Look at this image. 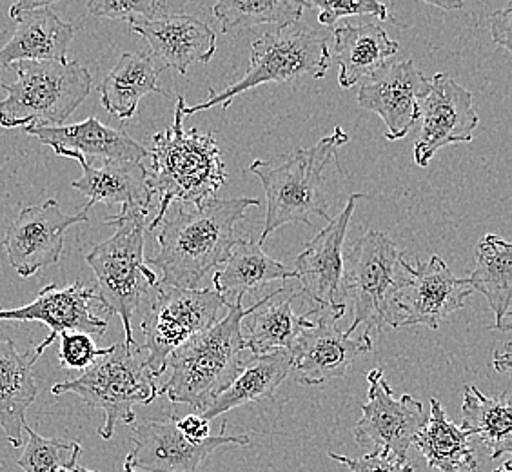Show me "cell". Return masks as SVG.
Returning <instances> with one entry per match:
<instances>
[{
  "label": "cell",
  "instance_id": "cell-1",
  "mask_svg": "<svg viewBox=\"0 0 512 472\" xmlns=\"http://www.w3.org/2000/svg\"><path fill=\"white\" fill-rule=\"evenodd\" d=\"M260 206L258 198H211L204 206L180 207L160 222L157 256L148 266L160 271L162 286L197 289L202 278L224 264L235 246V227L249 207Z\"/></svg>",
  "mask_w": 512,
  "mask_h": 472
},
{
  "label": "cell",
  "instance_id": "cell-2",
  "mask_svg": "<svg viewBox=\"0 0 512 472\" xmlns=\"http://www.w3.org/2000/svg\"><path fill=\"white\" fill-rule=\"evenodd\" d=\"M175 120L151 138L148 182L158 197L157 215L148 224L155 231L173 202L200 207L226 184V166L213 133L184 129L186 99L177 97Z\"/></svg>",
  "mask_w": 512,
  "mask_h": 472
},
{
  "label": "cell",
  "instance_id": "cell-3",
  "mask_svg": "<svg viewBox=\"0 0 512 472\" xmlns=\"http://www.w3.org/2000/svg\"><path fill=\"white\" fill-rule=\"evenodd\" d=\"M344 129L318 140L311 148H298L273 160H255L247 171L253 173L266 191L267 213L260 244L286 224L311 226V217H329L325 200V169L335 160L336 151L347 144Z\"/></svg>",
  "mask_w": 512,
  "mask_h": 472
},
{
  "label": "cell",
  "instance_id": "cell-4",
  "mask_svg": "<svg viewBox=\"0 0 512 472\" xmlns=\"http://www.w3.org/2000/svg\"><path fill=\"white\" fill-rule=\"evenodd\" d=\"M247 309L242 302L227 307L217 324L207 327L169 354L168 384L160 389L173 404L189 405L198 414L227 389L244 367L242 320Z\"/></svg>",
  "mask_w": 512,
  "mask_h": 472
},
{
  "label": "cell",
  "instance_id": "cell-5",
  "mask_svg": "<svg viewBox=\"0 0 512 472\" xmlns=\"http://www.w3.org/2000/svg\"><path fill=\"white\" fill-rule=\"evenodd\" d=\"M146 211L120 209L119 215L108 218L115 226V235L93 247L86 255L88 266L97 278V296L104 309L120 316L124 325V345L135 347L131 318L144 296L158 284V276L149 269L144 258V233L148 231Z\"/></svg>",
  "mask_w": 512,
  "mask_h": 472
},
{
  "label": "cell",
  "instance_id": "cell-6",
  "mask_svg": "<svg viewBox=\"0 0 512 472\" xmlns=\"http://www.w3.org/2000/svg\"><path fill=\"white\" fill-rule=\"evenodd\" d=\"M11 68L17 80L0 86V126L6 129L64 126L75 109L88 99L91 73L79 60H22Z\"/></svg>",
  "mask_w": 512,
  "mask_h": 472
},
{
  "label": "cell",
  "instance_id": "cell-7",
  "mask_svg": "<svg viewBox=\"0 0 512 472\" xmlns=\"http://www.w3.org/2000/svg\"><path fill=\"white\" fill-rule=\"evenodd\" d=\"M331 51L327 37L304 24H291L262 35L251 44L249 69L242 79L217 93L209 89V99L197 106H184V117L222 106L226 111L238 95L264 84H280L291 80L324 79L331 68Z\"/></svg>",
  "mask_w": 512,
  "mask_h": 472
},
{
  "label": "cell",
  "instance_id": "cell-8",
  "mask_svg": "<svg viewBox=\"0 0 512 472\" xmlns=\"http://www.w3.org/2000/svg\"><path fill=\"white\" fill-rule=\"evenodd\" d=\"M51 394H75L91 407L104 413L99 429L100 438L111 440L119 423H135V407L153 404L157 400V378L144 360L142 347L111 345V351L99 358L80 376L51 387Z\"/></svg>",
  "mask_w": 512,
  "mask_h": 472
},
{
  "label": "cell",
  "instance_id": "cell-9",
  "mask_svg": "<svg viewBox=\"0 0 512 472\" xmlns=\"http://www.w3.org/2000/svg\"><path fill=\"white\" fill-rule=\"evenodd\" d=\"M400 258L402 253L393 240L375 229L360 236L344 253V295L355 305V318L347 329L351 335L360 325H365V335L371 331L382 335L385 327H400L393 304L402 276Z\"/></svg>",
  "mask_w": 512,
  "mask_h": 472
},
{
  "label": "cell",
  "instance_id": "cell-10",
  "mask_svg": "<svg viewBox=\"0 0 512 472\" xmlns=\"http://www.w3.org/2000/svg\"><path fill=\"white\" fill-rule=\"evenodd\" d=\"M155 295L142 320L144 360L149 371L160 378L166 371L169 354L207 327L217 324L226 300L215 289H184V287H153Z\"/></svg>",
  "mask_w": 512,
  "mask_h": 472
},
{
  "label": "cell",
  "instance_id": "cell-11",
  "mask_svg": "<svg viewBox=\"0 0 512 472\" xmlns=\"http://www.w3.org/2000/svg\"><path fill=\"white\" fill-rule=\"evenodd\" d=\"M400 267L402 276L393 296L400 327L425 325L434 331L474 293L469 280L456 278L440 256L411 266L402 255Z\"/></svg>",
  "mask_w": 512,
  "mask_h": 472
},
{
  "label": "cell",
  "instance_id": "cell-12",
  "mask_svg": "<svg viewBox=\"0 0 512 472\" xmlns=\"http://www.w3.org/2000/svg\"><path fill=\"white\" fill-rule=\"evenodd\" d=\"M367 382V402L362 405V418L353 429L356 443L407 462L411 445L427 423L424 405L409 394L396 398L382 369L367 374Z\"/></svg>",
  "mask_w": 512,
  "mask_h": 472
},
{
  "label": "cell",
  "instance_id": "cell-13",
  "mask_svg": "<svg viewBox=\"0 0 512 472\" xmlns=\"http://www.w3.org/2000/svg\"><path fill=\"white\" fill-rule=\"evenodd\" d=\"M177 416L162 420H148L133 429V449L124 462V472H197L211 454L224 445L247 447L251 438L247 434L227 436V423L217 436L202 442L188 440L180 433Z\"/></svg>",
  "mask_w": 512,
  "mask_h": 472
},
{
  "label": "cell",
  "instance_id": "cell-14",
  "mask_svg": "<svg viewBox=\"0 0 512 472\" xmlns=\"http://www.w3.org/2000/svg\"><path fill=\"white\" fill-rule=\"evenodd\" d=\"M316 315L318 318L300 333L289 351L298 384L324 385L344 378L360 354L373 351L371 336L362 333L355 338L338 327L345 313L318 307Z\"/></svg>",
  "mask_w": 512,
  "mask_h": 472
},
{
  "label": "cell",
  "instance_id": "cell-15",
  "mask_svg": "<svg viewBox=\"0 0 512 472\" xmlns=\"http://www.w3.org/2000/svg\"><path fill=\"white\" fill-rule=\"evenodd\" d=\"M84 222H88V213L80 209L77 215H64L55 198L40 206L24 207L2 240L10 266L22 278H31L40 269L57 266L64 253V233Z\"/></svg>",
  "mask_w": 512,
  "mask_h": 472
},
{
  "label": "cell",
  "instance_id": "cell-16",
  "mask_svg": "<svg viewBox=\"0 0 512 472\" xmlns=\"http://www.w3.org/2000/svg\"><path fill=\"white\" fill-rule=\"evenodd\" d=\"M364 195H351L338 217L331 218L329 224L307 244L295 262L296 280L300 284L298 293L306 295L318 307L333 309L338 313L347 311L344 284V247L347 227L355 213L358 198Z\"/></svg>",
  "mask_w": 512,
  "mask_h": 472
},
{
  "label": "cell",
  "instance_id": "cell-17",
  "mask_svg": "<svg viewBox=\"0 0 512 472\" xmlns=\"http://www.w3.org/2000/svg\"><path fill=\"white\" fill-rule=\"evenodd\" d=\"M420 118L422 128L414 142V162L418 168H427L434 155L445 146L471 142L473 131L480 124L473 95L444 73L431 79Z\"/></svg>",
  "mask_w": 512,
  "mask_h": 472
},
{
  "label": "cell",
  "instance_id": "cell-18",
  "mask_svg": "<svg viewBox=\"0 0 512 472\" xmlns=\"http://www.w3.org/2000/svg\"><path fill=\"white\" fill-rule=\"evenodd\" d=\"M429 89L431 80L425 79L413 60L387 62L362 84L358 104L384 120L387 140H402L420 120Z\"/></svg>",
  "mask_w": 512,
  "mask_h": 472
},
{
  "label": "cell",
  "instance_id": "cell-19",
  "mask_svg": "<svg viewBox=\"0 0 512 472\" xmlns=\"http://www.w3.org/2000/svg\"><path fill=\"white\" fill-rule=\"evenodd\" d=\"M97 289L75 282L68 287L57 284L42 287L37 298L17 309H0V322H42L50 327V335L37 345L35 356L40 358L60 333L77 331L86 335L102 336L108 329V320L93 315L91 305L97 302Z\"/></svg>",
  "mask_w": 512,
  "mask_h": 472
},
{
  "label": "cell",
  "instance_id": "cell-20",
  "mask_svg": "<svg viewBox=\"0 0 512 472\" xmlns=\"http://www.w3.org/2000/svg\"><path fill=\"white\" fill-rule=\"evenodd\" d=\"M131 31L148 40L151 57L160 68L175 69L180 75H186L193 64H207L217 51L215 31L191 15L138 20Z\"/></svg>",
  "mask_w": 512,
  "mask_h": 472
},
{
  "label": "cell",
  "instance_id": "cell-21",
  "mask_svg": "<svg viewBox=\"0 0 512 472\" xmlns=\"http://www.w3.org/2000/svg\"><path fill=\"white\" fill-rule=\"evenodd\" d=\"M24 131L50 146L59 157L80 155L111 162H142L149 155L148 149L129 137L124 129L109 128L95 117L71 126H30Z\"/></svg>",
  "mask_w": 512,
  "mask_h": 472
},
{
  "label": "cell",
  "instance_id": "cell-22",
  "mask_svg": "<svg viewBox=\"0 0 512 472\" xmlns=\"http://www.w3.org/2000/svg\"><path fill=\"white\" fill-rule=\"evenodd\" d=\"M71 158L77 160L82 168V177L73 180L71 187L88 197V204L82 207L84 213H88L95 204L149 213L155 195L149 187L148 168L142 162L102 160L100 166H95L80 155Z\"/></svg>",
  "mask_w": 512,
  "mask_h": 472
},
{
  "label": "cell",
  "instance_id": "cell-23",
  "mask_svg": "<svg viewBox=\"0 0 512 472\" xmlns=\"http://www.w3.org/2000/svg\"><path fill=\"white\" fill-rule=\"evenodd\" d=\"M300 295L296 289L282 286L275 293L258 300L247 309L242 320V335L246 351L253 356L271 353L276 349L291 351L300 333L313 324L307 315H296L293 300Z\"/></svg>",
  "mask_w": 512,
  "mask_h": 472
},
{
  "label": "cell",
  "instance_id": "cell-24",
  "mask_svg": "<svg viewBox=\"0 0 512 472\" xmlns=\"http://www.w3.org/2000/svg\"><path fill=\"white\" fill-rule=\"evenodd\" d=\"M15 33L0 48V71L22 60H59L66 62L75 37V28L60 19L51 8L22 11L13 17Z\"/></svg>",
  "mask_w": 512,
  "mask_h": 472
},
{
  "label": "cell",
  "instance_id": "cell-25",
  "mask_svg": "<svg viewBox=\"0 0 512 472\" xmlns=\"http://www.w3.org/2000/svg\"><path fill=\"white\" fill-rule=\"evenodd\" d=\"M37 360L35 354L20 353L11 338L0 336V429L13 447L22 445L26 411L39 394L33 376Z\"/></svg>",
  "mask_w": 512,
  "mask_h": 472
},
{
  "label": "cell",
  "instance_id": "cell-26",
  "mask_svg": "<svg viewBox=\"0 0 512 472\" xmlns=\"http://www.w3.org/2000/svg\"><path fill=\"white\" fill-rule=\"evenodd\" d=\"M291 278L296 280L295 269L276 262L262 249L260 242L240 238L213 276V284L218 295L231 305L242 302L244 296L271 282H287Z\"/></svg>",
  "mask_w": 512,
  "mask_h": 472
},
{
  "label": "cell",
  "instance_id": "cell-27",
  "mask_svg": "<svg viewBox=\"0 0 512 472\" xmlns=\"http://www.w3.org/2000/svg\"><path fill=\"white\" fill-rule=\"evenodd\" d=\"M291 373L293 358L286 349H276L271 353L253 356L251 360H247L231 385L218 394L200 414L207 422H211L240 405L273 398L278 387L286 382L287 376Z\"/></svg>",
  "mask_w": 512,
  "mask_h": 472
},
{
  "label": "cell",
  "instance_id": "cell-28",
  "mask_svg": "<svg viewBox=\"0 0 512 472\" xmlns=\"http://www.w3.org/2000/svg\"><path fill=\"white\" fill-rule=\"evenodd\" d=\"M164 69L148 53H124L115 68L109 71L100 84V102L109 115L129 120L135 117L138 104L151 93L173 99L168 91L158 86V75Z\"/></svg>",
  "mask_w": 512,
  "mask_h": 472
},
{
  "label": "cell",
  "instance_id": "cell-29",
  "mask_svg": "<svg viewBox=\"0 0 512 472\" xmlns=\"http://www.w3.org/2000/svg\"><path fill=\"white\" fill-rule=\"evenodd\" d=\"M335 48L331 59L340 66L338 84L353 88L358 80L371 77L394 57L400 46L389 39L384 28L375 22L362 26H342L333 33Z\"/></svg>",
  "mask_w": 512,
  "mask_h": 472
},
{
  "label": "cell",
  "instance_id": "cell-30",
  "mask_svg": "<svg viewBox=\"0 0 512 472\" xmlns=\"http://www.w3.org/2000/svg\"><path fill=\"white\" fill-rule=\"evenodd\" d=\"M473 273L467 278L474 291L482 293L493 309L494 329H511L512 246L496 235L483 236L474 251Z\"/></svg>",
  "mask_w": 512,
  "mask_h": 472
},
{
  "label": "cell",
  "instance_id": "cell-31",
  "mask_svg": "<svg viewBox=\"0 0 512 472\" xmlns=\"http://www.w3.org/2000/svg\"><path fill=\"white\" fill-rule=\"evenodd\" d=\"M473 433L449 422L438 398H431V413L416 436L414 445L424 454L427 465L440 472H478Z\"/></svg>",
  "mask_w": 512,
  "mask_h": 472
},
{
  "label": "cell",
  "instance_id": "cell-32",
  "mask_svg": "<svg viewBox=\"0 0 512 472\" xmlns=\"http://www.w3.org/2000/svg\"><path fill=\"white\" fill-rule=\"evenodd\" d=\"M462 427L480 438L491 460L512 453L511 394L485 396L476 385L463 387Z\"/></svg>",
  "mask_w": 512,
  "mask_h": 472
},
{
  "label": "cell",
  "instance_id": "cell-33",
  "mask_svg": "<svg viewBox=\"0 0 512 472\" xmlns=\"http://www.w3.org/2000/svg\"><path fill=\"white\" fill-rule=\"evenodd\" d=\"M302 0H215L213 15L224 33H240L273 24L287 28L302 19Z\"/></svg>",
  "mask_w": 512,
  "mask_h": 472
},
{
  "label": "cell",
  "instance_id": "cell-34",
  "mask_svg": "<svg viewBox=\"0 0 512 472\" xmlns=\"http://www.w3.org/2000/svg\"><path fill=\"white\" fill-rule=\"evenodd\" d=\"M28 443L17 460L24 472H64L79 463L82 447L79 442L60 438H44L35 433L30 425L24 429Z\"/></svg>",
  "mask_w": 512,
  "mask_h": 472
},
{
  "label": "cell",
  "instance_id": "cell-35",
  "mask_svg": "<svg viewBox=\"0 0 512 472\" xmlns=\"http://www.w3.org/2000/svg\"><path fill=\"white\" fill-rule=\"evenodd\" d=\"M304 8L318 10V22L322 26H335L345 17L371 15L378 20L387 19V6L380 0H302Z\"/></svg>",
  "mask_w": 512,
  "mask_h": 472
},
{
  "label": "cell",
  "instance_id": "cell-36",
  "mask_svg": "<svg viewBox=\"0 0 512 472\" xmlns=\"http://www.w3.org/2000/svg\"><path fill=\"white\" fill-rule=\"evenodd\" d=\"M168 0H88V15L99 19L138 20L155 19Z\"/></svg>",
  "mask_w": 512,
  "mask_h": 472
},
{
  "label": "cell",
  "instance_id": "cell-37",
  "mask_svg": "<svg viewBox=\"0 0 512 472\" xmlns=\"http://www.w3.org/2000/svg\"><path fill=\"white\" fill-rule=\"evenodd\" d=\"M59 338L60 367L68 369V371H84V369H88L89 365L95 364L99 358L106 356L111 351V347L99 349L86 333L66 331V333H60Z\"/></svg>",
  "mask_w": 512,
  "mask_h": 472
},
{
  "label": "cell",
  "instance_id": "cell-38",
  "mask_svg": "<svg viewBox=\"0 0 512 472\" xmlns=\"http://www.w3.org/2000/svg\"><path fill=\"white\" fill-rule=\"evenodd\" d=\"M329 458L335 462L344 463L351 472H413V465L409 462H402L391 454L382 451H371L360 458H349L342 454L329 453Z\"/></svg>",
  "mask_w": 512,
  "mask_h": 472
},
{
  "label": "cell",
  "instance_id": "cell-39",
  "mask_svg": "<svg viewBox=\"0 0 512 472\" xmlns=\"http://www.w3.org/2000/svg\"><path fill=\"white\" fill-rule=\"evenodd\" d=\"M491 37L498 46H502L505 51H512L511 44V26H512V6L507 2L503 10L494 11L491 15Z\"/></svg>",
  "mask_w": 512,
  "mask_h": 472
},
{
  "label": "cell",
  "instance_id": "cell-40",
  "mask_svg": "<svg viewBox=\"0 0 512 472\" xmlns=\"http://www.w3.org/2000/svg\"><path fill=\"white\" fill-rule=\"evenodd\" d=\"M178 429L188 440L193 442H202L209 438V422L202 414H188L184 418H178Z\"/></svg>",
  "mask_w": 512,
  "mask_h": 472
},
{
  "label": "cell",
  "instance_id": "cell-41",
  "mask_svg": "<svg viewBox=\"0 0 512 472\" xmlns=\"http://www.w3.org/2000/svg\"><path fill=\"white\" fill-rule=\"evenodd\" d=\"M57 2H64V0H17L10 8V17L13 19L15 15H19L22 11L37 10V8H50Z\"/></svg>",
  "mask_w": 512,
  "mask_h": 472
},
{
  "label": "cell",
  "instance_id": "cell-42",
  "mask_svg": "<svg viewBox=\"0 0 512 472\" xmlns=\"http://www.w3.org/2000/svg\"><path fill=\"white\" fill-rule=\"evenodd\" d=\"M494 369L498 371V373H509L512 367V354H511V344H505V349H503V353L494 354Z\"/></svg>",
  "mask_w": 512,
  "mask_h": 472
},
{
  "label": "cell",
  "instance_id": "cell-43",
  "mask_svg": "<svg viewBox=\"0 0 512 472\" xmlns=\"http://www.w3.org/2000/svg\"><path fill=\"white\" fill-rule=\"evenodd\" d=\"M424 2L447 11L463 10L465 6V0H424Z\"/></svg>",
  "mask_w": 512,
  "mask_h": 472
},
{
  "label": "cell",
  "instance_id": "cell-44",
  "mask_svg": "<svg viewBox=\"0 0 512 472\" xmlns=\"http://www.w3.org/2000/svg\"><path fill=\"white\" fill-rule=\"evenodd\" d=\"M493 472H512V463L507 460V462H503L502 465Z\"/></svg>",
  "mask_w": 512,
  "mask_h": 472
},
{
  "label": "cell",
  "instance_id": "cell-45",
  "mask_svg": "<svg viewBox=\"0 0 512 472\" xmlns=\"http://www.w3.org/2000/svg\"><path fill=\"white\" fill-rule=\"evenodd\" d=\"M64 472H99V471H89V469H86V467H80L79 463L75 465V467H71V469H68V471Z\"/></svg>",
  "mask_w": 512,
  "mask_h": 472
}]
</instances>
